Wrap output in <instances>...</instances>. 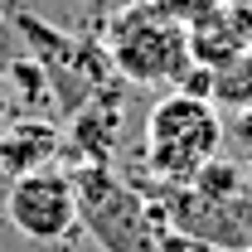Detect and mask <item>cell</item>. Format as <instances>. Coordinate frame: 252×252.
Listing matches in <instances>:
<instances>
[{
  "instance_id": "7a4b0ae2",
  "label": "cell",
  "mask_w": 252,
  "mask_h": 252,
  "mask_svg": "<svg viewBox=\"0 0 252 252\" xmlns=\"http://www.w3.org/2000/svg\"><path fill=\"white\" fill-rule=\"evenodd\" d=\"M78 228L102 252H160V214L107 165H78Z\"/></svg>"
},
{
  "instance_id": "5b68a950",
  "label": "cell",
  "mask_w": 252,
  "mask_h": 252,
  "mask_svg": "<svg viewBox=\"0 0 252 252\" xmlns=\"http://www.w3.org/2000/svg\"><path fill=\"white\" fill-rule=\"evenodd\" d=\"M165 209L180 233L204 238L214 248H252V199L233 194V199H209L189 185H170L165 189Z\"/></svg>"
},
{
  "instance_id": "277c9868",
  "label": "cell",
  "mask_w": 252,
  "mask_h": 252,
  "mask_svg": "<svg viewBox=\"0 0 252 252\" xmlns=\"http://www.w3.org/2000/svg\"><path fill=\"white\" fill-rule=\"evenodd\" d=\"M0 209H5V223L30 243H68L78 233V189H73V175L59 165L15 175L5 185Z\"/></svg>"
},
{
  "instance_id": "3957f363",
  "label": "cell",
  "mask_w": 252,
  "mask_h": 252,
  "mask_svg": "<svg viewBox=\"0 0 252 252\" xmlns=\"http://www.w3.org/2000/svg\"><path fill=\"white\" fill-rule=\"evenodd\" d=\"M107 59L112 73L126 83H141V88H156V83H180L189 73V30L156 15L146 0L141 5H126L112 15L107 25Z\"/></svg>"
},
{
  "instance_id": "6da1fadb",
  "label": "cell",
  "mask_w": 252,
  "mask_h": 252,
  "mask_svg": "<svg viewBox=\"0 0 252 252\" xmlns=\"http://www.w3.org/2000/svg\"><path fill=\"white\" fill-rule=\"evenodd\" d=\"M219 141H223V122L214 112V102H204L199 93L160 97L146 117V131H141L146 165L165 185H189L219 156Z\"/></svg>"
},
{
  "instance_id": "ba28073f",
  "label": "cell",
  "mask_w": 252,
  "mask_h": 252,
  "mask_svg": "<svg viewBox=\"0 0 252 252\" xmlns=\"http://www.w3.org/2000/svg\"><path fill=\"white\" fill-rule=\"evenodd\" d=\"M5 88H10V112L15 117H49L59 107L54 83H49V68L39 59H15L5 68Z\"/></svg>"
},
{
  "instance_id": "52a82bcc",
  "label": "cell",
  "mask_w": 252,
  "mask_h": 252,
  "mask_svg": "<svg viewBox=\"0 0 252 252\" xmlns=\"http://www.w3.org/2000/svg\"><path fill=\"white\" fill-rule=\"evenodd\" d=\"M117 126H122V117H117L112 102L83 107V112L73 117V126L63 131V151H73L83 165H107L112 146H117Z\"/></svg>"
},
{
  "instance_id": "9c48e42d",
  "label": "cell",
  "mask_w": 252,
  "mask_h": 252,
  "mask_svg": "<svg viewBox=\"0 0 252 252\" xmlns=\"http://www.w3.org/2000/svg\"><path fill=\"white\" fill-rule=\"evenodd\" d=\"M156 15H165V20H175V25H185V30H199L204 20H214L228 0H146Z\"/></svg>"
},
{
  "instance_id": "8992f818",
  "label": "cell",
  "mask_w": 252,
  "mask_h": 252,
  "mask_svg": "<svg viewBox=\"0 0 252 252\" xmlns=\"http://www.w3.org/2000/svg\"><path fill=\"white\" fill-rule=\"evenodd\" d=\"M63 156V131L54 117H10L0 126V170L5 180L30 175V170H49Z\"/></svg>"
},
{
  "instance_id": "30bf717a",
  "label": "cell",
  "mask_w": 252,
  "mask_h": 252,
  "mask_svg": "<svg viewBox=\"0 0 252 252\" xmlns=\"http://www.w3.org/2000/svg\"><path fill=\"white\" fill-rule=\"evenodd\" d=\"M15 112H10V88H5V68H0V126L10 122Z\"/></svg>"
},
{
  "instance_id": "8fae6325",
  "label": "cell",
  "mask_w": 252,
  "mask_h": 252,
  "mask_svg": "<svg viewBox=\"0 0 252 252\" xmlns=\"http://www.w3.org/2000/svg\"><path fill=\"white\" fill-rule=\"evenodd\" d=\"M0 15H5V0H0Z\"/></svg>"
}]
</instances>
